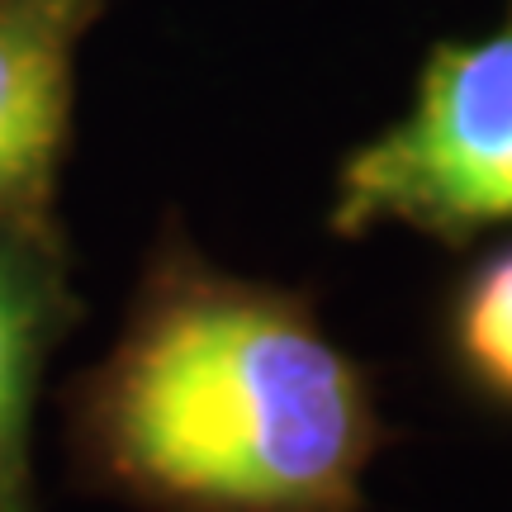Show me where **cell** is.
<instances>
[{
    "label": "cell",
    "mask_w": 512,
    "mask_h": 512,
    "mask_svg": "<svg viewBox=\"0 0 512 512\" xmlns=\"http://www.w3.org/2000/svg\"><path fill=\"white\" fill-rule=\"evenodd\" d=\"M408 228L446 252L512 228V0L479 38H437L408 110L337 162L332 238Z\"/></svg>",
    "instance_id": "cell-2"
},
{
    "label": "cell",
    "mask_w": 512,
    "mask_h": 512,
    "mask_svg": "<svg viewBox=\"0 0 512 512\" xmlns=\"http://www.w3.org/2000/svg\"><path fill=\"white\" fill-rule=\"evenodd\" d=\"M72 479L138 512H366L399 427L318 294L214 266L162 223L110 351L62 389Z\"/></svg>",
    "instance_id": "cell-1"
},
{
    "label": "cell",
    "mask_w": 512,
    "mask_h": 512,
    "mask_svg": "<svg viewBox=\"0 0 512 512\" xmlns=\"http://www.w3.org/2000/svg\"><path fill=\"white\" fill-rule=\"evenodd\" d=\"M110 0H0V219L57 214L76 48Z\"/></svg>",
    "instance_id": "cell-3"
},
{
    "label": "cell",
    "mask_w": 512,
    "mask_h": 512,
    "mask_svg": "<svg viewBox=\"0 0 512 512\" xmlns=\"http://www.w3.org/2000/svg\"><path fill=\"white\" fill-rule=\"evenodd\" d=\"M72 266L57 214L0 219V512H38V389L53 351L86 313Z\"/></svg>",
    "instance_id": "cell-4"
},
{
    "label": "cell",
    "mask_w": 512,
    "mask_h": 512,
    "mask_svg": "<svg viewBox=\"0 0 512 512\" xmlns=\"http://www.w3.org/2000/svg\"><path fill=\"white\" fill-rule=\"evenodd\" d=\"M460 256L432 309V351L460 399L512 427V238Z\"/></svg>",
    "instance_id": "cell-5"
}]
</instances>
